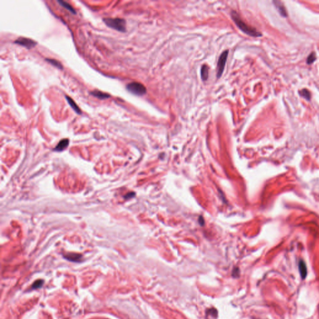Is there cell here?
I'll return each mask as SVG.
<instances>
[{
    "mask_svg": "<svg viewBox=\"0 0 319 319\" xmlns=\"http://www.w3.org/2000/svg\"><path fill=\"white\" fill-rule=\"evenodd\" d=\"M57 3H58L60 5H61V7H62L63 8H65V9H67L68 11H69L70 12V13H72L74 14V15H76V10H75V9H74V8H73V7H72V6H71L69 3H68V2L64 1H61H61H59H59H57Z\"/></svg>",
    "mask_w": 319,
    "mask_h": 319,
    "instance_id": "13",
    "label": "cell"
},
{
    "mask_svg": "<svg viewBox=\"0 0 319 319\" xmlns=\"http://www.w3.org/2000/svg\"><path fill=\"white\" fill-rule=\"evenodd\" d=\"M229 54V50H225L221 53L220 55L217 64V71H216V77L218 79L222 76L225 70V65L227 59Z\"/></svg>",
    "mask_w": 319,
    "mask_h": 319,
    "instance_id": "4",
    "label": "cell"
},
{
    "mask_svg": "<svg viewBox=\"0 0 319 319\" xmlns=\"http://www.w3.org/2000/svg\"><path fill=\"white\" fill-rule=\"evenodd\" d=\"M103 21L108 27L122 33L126 32V21L124 19L107 17L103 19Z\"/></svg>",
    "mask_w": 319,
    "mask_h": 319,
    "instance_id": "2",
    "label": "cell"
},
{
    "mask_svg": "<svg viewBox=\"0 0 319 319\" xmlns=\"http://www.w3.org/2000/svg\"><path fill=\"white\" fill-rule=\"evenodd\" d=\"M15 43L18 44L20 46L25 47L26 48H27V49H30L36 46L37 42H36L35 41L31 39L21 37V38H19L17 39H16L15 41Z\"/></svg>",
    "mask_w": 319,
    "mask_h": 319,
    "instance_id": "5",
    "label": "cell"
},
{
    "mask_svg": "<svg viewBox=\"0 0 319 319\" xmlns=\"http://www.w3.org/2000/svg\"><path fill=\"white\" fill-rule=\"evenodd\" d=\"M45 60H46V61H47V62H49L52 65L54 66V67H56V68H57L59 69H61V70L63 69L62 64H61V62H60L59 61H58L57 60L53 59H49V58H46Z\"/></svg>",
    "mask_w": 319,
    "mask_h": 319,
    "instance_id": "14",
    "label": "cell"
},
{
    "mask_svg": "<svg viewBox=\"0 0 319 319\" xmlns=\"http://www.w3.org/2000/svg\"><path fill=\"white\" fill-rule=\"evenodd\" d=\"M134 195H135V193H128L127 195H125L124 198L125 199H129V198H132Z\"/></svg>",
    "mask_w": 319,
    "mask_h": 319,
    "instance_id": "18",
    "label": "cell"
},
{
    "mask_svg": "<svg viewBox=\"0 0 319 319\" xmlns=\"http://www.w3.org/2000/svg\"><path fill=\"white\" fill-rule=\"evenodd\" d=\"M43 284H44L43 280H41V279L38 280L33 283L31 288H33V289H38V288H39L43 286Z\"/></svg>",
    "mask_w": 319,
    "mask_h": 319,
    "instance_id": "16",
    "label": "cell"
},
{
    "mask_svg": "<svg viewBox=\"0 0 319 319\" xmlns=\"http://www.w3.org/2000/svg\"><path fill=\"white\" fill-rule=\"evenodd\" d=\"M129 92L135 95L142 96L147 93V89L142 84L137 82H132L127 86Z\"/></svg>",
    "mask_w": 319,
    "mask_h": 319,
    "instance_id": "3",
    "label": "cell"
},
{
    "mask_svg": "<svg viewBox=\"0 0 319 319\" xmlns=\"http://www.w3.org/2000/svg\"><path fill=\"white\" fill-rule=\"evenodd\" d=\"M274 3L277 9H278L279 13L281 15V16H284V17H287V13L285 7H284V6H283V4L280 2L277 1H274Z\"/></svg>",
    "mask_w": 319,
    "mask_h": 319,
    "instance_id": "11",
    "label": "cell"
},
{
    "mask_svg": "<svg viewBox=\"0 0 319 319\" xmlns=\"http://www.w3.org/2000/svg\"><path fill=\"white\" fill-rule=\"evenodd\" d=\"M299 272L301 275V278L303 279H304L307 274V267L305 262L303 261H300L299 264Z\"/></svg>",
    "mask_w": 319,
    "mask_h": 319,
    "instance_id": "10",
    "label": "cell"
},
{
    "mask_svg": "<svg viewBox=\"0 0 319 319\" xmlns=\"http://www.w3.org/2000/svg\"><path fill=\"white\" fill-rule=\"evenodd\" d=\"M231 17L233 19L234 23L238 27V28L242 31L244 33L248 34L252 37H261L262 36V34L257 31V30L249 26L241 18L239 14L235 11H232L231 12Z\"/></svg>",
    "mask_w": 319,
    "mask_h": 319,
    "instance_id": "1",
    "label": "cell"
},
{
    "mask_svg": "<svg viewBox=\"0 0 319 319\" xmlns=\"http://www.w3.org/2000/svg\"><path fill=\"white\" fill-rule=\"evenodd\" d=\"M69 141L68 138L65 139H62L59 142V143L54 148V150L56 152H61L62 150H65L69 145Z\"/></svg>",
    "mask_w": 319,
    "mask_h": 319,
    "instance_id": "9",
    "label": "cell"
},
{
    "mask_svg": "<svg viewBox=\"0 0 319 319\" xmlns=\"http://www.w3.org/2000/svg\"><path fill=\"white\" fill-rule=\"evenodd\" d=\"M90 93H91V94L92 95L94 96V97H97V99H101V100L107 99H109V97H110V94L105 93V92H103L100 91H97V90H95V91H93L91 92Z\"/></svg>",
    "mask_w": 319,
    "mask_h": 319,
    "instance_id": "8",
    "label": "cell"
},
{
    "mask_svg": "<svg viewBox=\"0 0 319 319\" xmlns=\"http://www.w3.org/2000/svg\"><path fill=\"white\" fill-rule=\"evenodd\" d=\"M65 97L66 100H67V101L68 102L69 105H70V107L74 110L75 112H76L78 114V115H81V114H82V112H81V109L79 107V106L77 105V104L74 101V100L73 99H72L71 97H70L69 96H68V95H65Z\"/></svg>",
    "mask_w": 319,
    "mask_h": 319,
    "instance_id": "6",
    "label": "cell"
},
{
    "mask_svg": "<svg viewBox=\"0 0 319 319\" xmlns=\"http://www.w3.org/2000/svg\"><path fill=\"white\" fill-rule=\"evenodd\" d=\"M316 59V55L315 52H312L307 59V63L308 64H311L314 62Z\"/></svg>",
    "mask_w": 319,
    "mask_h": 319,
    "instance_id": "17",
    "label": "cell"
},
{
    "mask_svg": "<svg viewBox=\"0 0 319 319\" xmlns=\"http://www.w3.org/2000/svg\"><path fill=\"white\" fill-rule=\"evenodd\" d=\"M209 69L208 65H203L201 68V77L203 81H206L208 79Z\"/></svg>",
    "mask_w": 319,
    "mask_h": 319,
    "instance_id": "12",
    "label": "cell"
},
{
    "mask_svg": "<svg viewBox=\"0 0 319 319\" xmlns=\"http://www.w3.org/2000/svg\"><path fill=\"white\" fill-rule=\"evenodd\" d=\"M64 258H65L67 260L72 261V262H80L82 258V255L79 254H76V253H69V254L64 255Z\"/></svg>",
    "mask_w": 319,
    "mask_h": 319,
    "instance_id": "7",
    "label": "cell"
},
{
    "mask_svg": "<svg viewBox=\"0 0 319 319\" xmlns=\"http://www.w3.org/2000/svg\"><path fill=\"white\" fill-rule=\"evenodd\" d=\"M299 94H300L301 96H302V97H304L305 99L310 100V99L311 98V95H310V92L309 91H307V89L302 90V91H300Z\"/></svg>",
    "mask_w": 319,
    "mask_h": 319,
    "instance_id": "15",
    "label": "cell"
}]
</instances>
